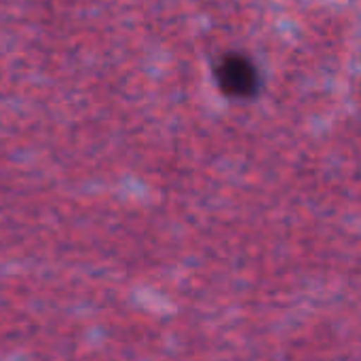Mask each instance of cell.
<instances>
[{"mask_svg": "<svg viewBox=\"0 0 361 361\" xmlns=\"http://www.w3.org/2000/svg\"><path fill=\"white\" fill-rule=\"evenodd\" d=\"M216 82L231 97H252L260 89V72L247 57L233 53L216 66Z\"/></svg>", "mask_w": 361, "mask_h": 361, "instance_id": "1", "label": "cell"}]
</instances>
